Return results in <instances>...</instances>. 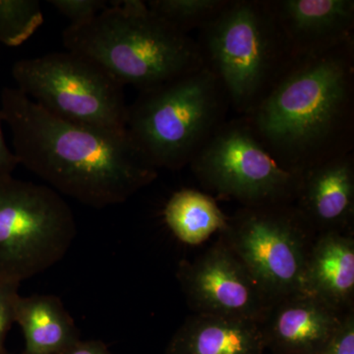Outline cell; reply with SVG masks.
<instances>
[{
  "label": "cell",
  "mask_w": 354,
  "mask_h": 354,
  "mask_svg": "<svg viewBox=\"0 0 354 354\" xmlns=\"http://www.w3.org/2000/svg\"><path fill=\"white\" fill-rule=\"evenodd\" d=\"M227 0H151L149 9L177 31L201 30L218 15Z\"/></svg>",
  "instance_id": "obj_18"
},
{
  "label": "cell",
  "mask_w": 354,
  "mask_h": 354,
  "mask_svg": "<svg viewBox=\"0 0 354 354\" xmlns=\"http://www.w3.org/2000/svg\"><path fill=\"white\" fill-rule=\"evenodd\" d=\"M351 234H317L304 274V293L344 312L353 309L354 239Z\"/></svg>",
  "instance_id": "obj_14"
},
{
  "label": "cell",
  "mask_w": 354,
  "mask_h": 354,
  "mask_svg": "<svg viewBox=\"0 0 354 354\" xmlns=\"http://www.w3.org/2000/svg\"><path fill=\"white\" fill-rule=\"evenodd\" d=\"M0 354H11V353H7L6 349H3V351H0Z\"/></svg>",
  "instance_id": "obj_25"
},
{
  "label": "cell",
  "mask_w": 354,
  "mask_h": 354,
  "mask_svg": "<svg viewBox=\"0 0 354 354\" xmlns=\"http://www.w3.org/2000/svg\"><path fill=\"white\" fill-rule=\"evenodd\" d=\"M189 165L205 188L243 207L293 204L304 174L281 165L242 116L225 121Z\"/></svg>",
  "instance_id": "obj_9"
},
{
  "label": "cell",
  "mask_w": 354,
  "mask_h": 354,
  "mask_svg": "<svg viewBox=\"0 0 354 354\" xmlns=\"http://www.w3.org/2000/svg\"><path fill=\"white\" fill-rule=\"evenodd\" d=\"M220 234L272 302L304 293L317 234L295 205L243 207Z\"/></svg>",
  "instance_id": "obj_8"
},
{
  "label": "cell",
  "mask_w": 354,
  "mask_h": 354,
  "mask_svg": "<svg viewBox=\"0 0 354 354\" xmlns=\"http://www.w3.org/2000/svg\"><path fill=\"white\" fill-rule=\"evenodd\" d=\"M15 323L24 337L21 354H60L81 339L73 319L55 295L20 297Z\"/></svg>",
  "instance_id": "obj_16"
},
{
  "label": "cell",
  "mask_w": 354,
  "mask_h": 354,
  "mask_svg": "<svg viewBox=\"0 0 354 354\" xmlns=\"http://www.w3.org/2000/svg\"><path fill=\"white\" fill-rule=\"evenodd\" d=\"M17 88L62 120L104 129H127L123 86L99 65L66 50L25 58L11 70Z\"/></svg>",
  "instance_id": "obj_7"
},
{
  "label": "cell",
  "mask_w": 354,
  "mask_h": 354,
  "mask_svg": "<svg viewBox=\"0 0 354 354\" xmlns=\"http://www.w3.org/2000/svg\"><path fill=\"white\" fill-rule=\"evenodd\" d=\"M167 354H268V351L260 323L194 314L172 335Z\"/></svg>",
  "instance_id": "obj_15"
},
{
  "label": "cell",
  "mask_w": 354,
  "mask_h": 354,
  "mask_svg": "<svg viewBox=\"0 0 354 354\" xmlns=\"http://www.w3.org/2000/svg\"><path fill=\"white\" fill-rule=\"evenodd\" d=\"M88 24L67 26L64 48L140 92L202 68L199 44L139 0L109 2Z\"/></svg>",
  "instance_id": "obj_3"
},
{
  "label": "cell",
  "mask_w": 354,
  "mask_h": 354,
  "mask_svg": "<svg viewBox=\"0 0 354 354\" xmlns=\"http://www.w3.org/2000/svg\"><path fill=\"white\" fill-rule=\"evenodd\" d=\"M295 208L316 232H351L354 218V158L342 153L304 172Z\"/></svg>",
  "instance_id": "obj_12"
},
{
  "label": "cell",
  "mask_w": 354,
  "mask_h": 354,
  "mask_svg": "<svg viewBox=\"0 0 354 354\" xmlns=\"http://www.w3.org/2000/svg\"><path fill=\"white\" fill-rule=\"evenodd\" d=\"M353 41L295 57L245 118L281 165L304 174L351 152Z\"/></svg>",
  "instance_id": "obj_2"
},
{
  "label": "cell",
  "mask_w": 354,
  "mask_h": 354,
  "mask_svg": "<svg viewBox=\"0 0 354 354\" xmlns=\"http://www.w3.org/2000/svg\"><path fill=\"white\" fill-rule=\"evenodd\" d=\"M60 354H111L106 344L99 339L77 342Z\"/></svg>",
  "instance_id": "obj_24"
},
{
  "label": "cell",
  "mask_w": 354,
  "mask_h": 354,
  "mask_svg": "<svg viewBox=\"0 0 354 354\" xmlns=\"http://www.w3.org/2000/svg\"><path fill=\"white\" fill-rule=\"evenodd\" d=\"M77 234L73 212L50 186L0 178V281L21 283L60 262Z\"/></svg>",
  "instance_id": "obj_6"
},
{
  "label": "cell",
  "mask_w": 354,
  "mask_h": 354,
  "mask_svg": "<svg viewBox=\"0 0 354 354\" xmlns=\"http://www.w3.org/2000/svg\"><path fill=\"white\" fill-rule=\"evenodd\" d=\"M1 121L0 118V178H4V177L12 176L14 169L19 165V162L4 140Z\"/></svg>",
  "instance_id": "obj_23"
},
{
  "label": "cell",
  "mask_w": 354,
  "mask_h": 354,
  "mask_svg": "<svg viewBox=\"0 0 354 354\" xmlns=\"http://www.w3.org/2000/svg\"><path fill=\"white\" fill-rule=\"evenodd\" d=\"M48 3L69 20L68 26L88 24L101 14L109 2L104 0H50Z\"/></svg>",
  "instance_id": "obj_20"
},
{
  "label": "cell",
  "mask_w": 354,
  "mask_h": 354,
  "mask_svg": "<svg viewBox=\"0 0 354 354\" xmlns=\"http://www.w3.org/2000/svg\"><path fill=\"white\" fill-rule=\"evenodd\" d=\"M348 312L307 293L274 302L261 323L268 354H322Z\"/></svg>",
  "instance_id": "obj_11"
},
{
  "label": "cell",
  "mask_w": 354,
  "mask_h": 354,
  "mask_svg": "<svg viewBox=\"0 0 354 354\" xmlns=\"http://www.w3.org/2000/svg\"><path fill=\"white\" fill-rule=\"evenodd\" d=\"M0 104V118L12 133L19 165L62 196L92 208H108L128 201L157 178L158 169L127 129L62 120L17 88H4Z\"/></svg>",
  "instance_id": "obj_1"
},
{
  "label": "cell",
  "mask_w": 354,
  "mask_h": 354,
  "mask_svg": "<svg viewBox=\"0 0 354 354\" xmlns=\"http://www.w3.org/2000/svg\"><path fill=\"white\" fill-rule=\"evenodd\" d=\"M227 95L206 66L140 92L127 129L157 169L178 171L225 122Z\"/></svg>",
  "instance_id": "obj_5"
},
{
  "label": "cell",
  "mask_w": 354,
  "mask_h": 354,
  "mask_svg": "<svg viewBox=\"0 0 354 354\" xmlns=\"http://www.w3.org/2000/svg\"><path fill=\"white\" fill-rule=\"evenodd\" d=\"M176 277L195 314L261 324L274 304L221 239L192 262L181 261Z\"/></svg>",
  "instance_id": "obj_10"
},
{
  "label": "cell",
  "mask_w": 354,
  "mask_h": 354,
  "mask_svg": "<svg viewBox=\"0 0 354 354\" xmlns=\"http://www.w3.org/2000/svg\"><path fill=\"white\" fill-rule=\"evenodd\" d=\"M322 354H354V313L349 311Z\"/></svg>",
  "instance_id": "obj_22"
},
{
  "label": "cell",
  "mask_w": 354,
  "mask_h": 354,
  "mask_svg": "<svg viewBox=\"0 0 354 354\" xmlns=\"http://www.w3.org/2000/svg\"><path fill=\"white\" fill-rule=\"evenodd\" d=\"M204 65L228 104L249 115L295 60L271 1L227 0L201 29Z\"/></svg>",
  "instance_id": "obj_4"
},
{
  "label": "cell",
  "mask_w": 354,
  "mask_h": 354,
  "mask_svg": "<svg viewBox=\"0 0 354 354\" xmlns=\"http://www.w3.org/2000/svg\"><path fill=\"white\" fill-rule=\"evenodd\" d=\"M271 4L295 57L353 41V0H276Z\"/></svg>",
  "instance_id": "obj_13"
},
{
  "label": "cell",
  "mask_w": 354,
  "mask_h": 354,
  "mask_svg": "<svg viewBox=\"0 0 354 354\" xmlns=\"http://www.w3.org/2000/svg\"><path fill=\"white\" fill-rule=\"evenodd\" d=\"M44 23L38 0H0V44L19 46Z\"/></svg>",
  "instance_id": "obj_19"
},
{
  "label": "cell",
  "mask_w": 354,
  "mask_h": 354,
  "mask_svg": "<svg viewBox=\"0 0 354 354\" xmlns=\"http://www.w3.org/2000/svg\"><path fill=\"white\" fill-rule=\"evenodd\" d=\"M167 227L178 241L199 245L227 227L228 218L216 200L194 189L174 193L165 207Z\"/></svg>",
  "instance_id": "obj_17"
},
{
  "label": "cell",
  "mask_w": 354,
  "mask_h": 354,
  "mask_svg": "<svg viewBox=\"0 0 354 354\" xmlns=\"http://www.w3.org/2000/svg\"><path fill=\"white\" fill-rule=\"evenodd\" d=\"M20 283L0 281V351H3L4 341L15 323L16 306L21 295Z\"/></svg>",
  "instance_id": "obj_21"
}]
</instances>
